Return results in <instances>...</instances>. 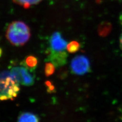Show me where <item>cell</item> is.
<instances>
[{
	"instance_id": "1",
	"label": "cell",
	"mask_w": 122,
	"mask_h": 122,
	"mask_svg": "<svg viewBox=\"0 0 122 122\" xmlns=\"http://www.w3.org/2000/svg\"><path fill=\"white\" fill-rule=\"evenodd\" d=\"M48 59L55 67H59L67 63V42L59 32H55L51 36L49 41Z\"/></svg>"
},
{
	"instance_id": "11",
	"label": "cell",
	"mask_w": 122,
	"mask_h": 122,
	"mask_svg": "<svg viewBox=\"0 0 122 122\" xmlns=\"http://www.w3.org/2000/svg\"><path fill=\"white\" fill-rule=\"evenodd\" d=\"M55 66L51 62H48L45 65V74L46 76H49L54 73Z\"/></svg>"
},
{
	"instance_id": "4",
	"label": "cell",
	"mask_w": 122,
	"mask_h": 122,
	"mask_svg": "<svg viewBox=\"0 0 122 122\" xmlns=\"http://www.w3.org/2000/svg\"><path fill=\"white\" fill-rule=\"evenodd\" d=\"M10 72L17 81L23 86H30L34 83V77L28 68L25 66H14L11 69Z\"/></svg>"
},
{
	"instance_id": "12",
	"label": "cell",
	"mask_w": 122,
	"mask_h": 122,
	"mask_svg": "<svg viewBox=\"0 0 122 122\" xmlns=\"http://www.w3.org/2000/svg\"><path fill=\"white\" fill-rule=\"evenodd\" d=\"M120 46H121V48L122 50V33L121 35V37H120Z\"/></svg>"
},
{
	"instance_id": "2",
	"label": "cell",
	"mask_w": 122,
	"mask_h": 122,
	"mask_svg": "<svg viewBox=\"0 0 122 122\" xmlns=\"http://www.w3.org/2000/svg\"><path fill=\"white\" fill-rule=\"evenodd\" d=\"M6 36L10 43L16 46L25 44L30 37L29 26L21 21H14L8 25Z\"/></svg>"
},
{
	"instance_id": "8",
	"label": "cell",
	"mask_w": 122,
	"mask_h": 122,
	"mask_svg": "<svg viewBox=\"0 0 122 122\" xmlns=\"http://www.w3.org/2000/svg\"><path fill=\"white\" fill-rule=\"evenodd\" d=\"M38 64V60L36 57L33 56H29L25 58L23 63V65L32 72L35 69Z\"/></svg>"
},
{
	"instance_id": "14",
	"label": "cell",
	"mask_w": 122,
	"mask_h": 122,
	"mask_svg": "<svg viewBox=\"0 0 122 122\" xmlns=\"http://www.w3.org/2000/svg\"><path fill=\"white\" fill-rule=\"evenodd\" d=\"M2 53H3V51H2V49L0 46V58H1L2 55Z\"/></svg>"
},
{
	"instance_id": "7",
	"label": "cell",
	"mask_w": 122,
	"mask_h": 122,
	"mask_svg": "<svg viewBox=\"0 0 122 122\" xmlns=\"http://www.w3.org/2000/svg\"><path fill=\"white\" fill-rule=\"evenodd\" d=\"M112 25L107 21L102 22L98 27V33L102 37H106L111 32Z\"/></svg>"
},
{
	"instance_id": "6",
	"label": "cell",
	"mask_w": 122,
	"mask_h": 122,
	"mask_svg": "<svg viewBox=\"0 0 122 122\" xmlns=\"http://www.w3.org/2000/svg\"><path fill=\"white\" fill-rule=\"evenodd\" d=\"M17 122H39V117L31 112H25L21 113L18 118Z\"/></svg>"
},
{
	"instance_id": "10",
	"label": "cell",
	"mask_w": 122,
	"mask_h": 122,
	"mask_svg": "<svg viewBox=\"0 0 122 122\" xmlns=\"http://www.w3.org/2000/svg\"><path fill=\"white\" fill-rule=\"evenodd\" d=\"M81 45L77 41H73L67 45V51L71 53H75L79 51Z\"/></svg>"
},
{
	"instance_id": "13",
	"label": "cell",
	"mask_w": 122,
	"mask_h": 122,
	"mask_svg": "<svg viewBox=\"0 0 122 122\" xmlns=\"http://www.w3.org/2000/svg\"><path fill=\"white\" fill-rule=\"evenodd\" d=\"M120 20L121 24V25H122V13H121L120 16Z\"/></svg>"
},
{
	"instance_id": "3",
	"label": "cell",
	"mask_w": 122,
	"mask_h": 122,
	"mask_svg": "<svg viewBox=\"0 0 122 122\" xmlns=\"http://www.w3.org/2000/svg\"><path fill=\"white\" fill-rule=\"evenodd\" d=\"M19 83L10 71L0 72V101L13 100L20 92Z\"/></svg>"
},
{
	"instance_id": "5",
	"label": "cell",
	"mask_w": 122,
	"mask_h": 122,
	"mask_svg": "<svg viewBox=\"0 0 122 122\" xmlns=\"http://www.w3.org/2000/svg\"><path fill=\"white\" fill-rule=\"evenodd\" d=\"M71 70L73 73L77 75H83L90 70L89 61L84 56H78L72 60L71 63Z\"/></svg>"
},
{
	"instance_id": "9",
	"label": "cell",
	"mask_w": 122,
	"mask_h": 122,
	"mask_svg": "<svg viewBox=\"0 0 122 122\" xmlns=\"http://www.w3.org/2000/svg\"><path fill=\"white\" fill-rule=\"evenodd\" d=\"M16 4L22 6L25 8H28L30 6L39 3L42 0H12Z\"/></svg>"
}]
</instances>
